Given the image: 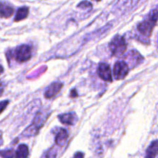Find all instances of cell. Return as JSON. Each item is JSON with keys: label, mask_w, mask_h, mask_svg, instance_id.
Wrapping results in <instances>:
<instances>
[{"label": "cell", "mask_w": 158, "mask_h": 158, "mask_svg": "<svg viewBox=\"0 0 158 158\" xmlns=\"http://www.w3.org/2000/svg\"><path fill=\"white\" fill-rule=\"evenodd\" d=\"M83 154H81V153H78V154H76L75 155H74V157H83Z\"/></svg>", "instance_id": "obj_21"}, {"label": "cell", "mask_w": 158, "mask_h": 158, "mask_svg": "<svg viewBox=\"0 0 158 158\" xmlns=\"http://www.w3.org/2000/svg\"><path fill=\"white\" fill-rule=\"evenodd\" d=\"M126 60H127L128 62H129V63H127L128 65L135 66L143 62V58L137 51L131 50L126 56Z\"/></svg>", "instance_id": "obj_9"}, {"label": "cell", "mask_w": 158, "mask_h": 158, "mask_svg": "<svg viewBox=\"0 0 158 158\" xmlns=\"http://www.w3.org/2000/svg\"><path fill=\"white\" fill-rule=\"evenodd\" d=\"M68 137H69V134H68L67 131L66 129H60L56 137V143L59 146H63L67 140Z\"/></svg>", "instance_id": "obj_12"}, {"label": "cell", "mask_w": 158, "mask_h": 158, "mask_svg": "<svg viewBox=\"0 0 158 158\" xmlns=\"http://www.w3.org/2000/svg\"><path fill=\"white\" fill-rule=\"evenodd\" d=\"M14 9L12 6L6 3L2 2L1 4V17L2 18H9L13 14Z\"/></svg>", "instance_id": "obj_13"}, {"label": "cell", "mask_w": 158, "mask_h": 158, "mask_svg": "<svg viewBox=\"0 0 158 158\" xmlns=\"http://www.w3.org/2000/svg\"><path fill=\"white\" fill-rule=\"evenodd\" d=\"M63 84L62 83H60V82H54V83H51L46 89V91H45L44 94L45 97L47 99L52 98L56 94H59V92L63 88Z\"/></svg>", "instance_id": "obj_8"}, {"label": "cell", "mask_w": 158, "mask_h": 158, "mask_svg": "<svg viewBox=\"0 0 158 158\" xmlns=\"http://www.w3.org/2000/svg\"><path fill=\"white\" fill-rule=\"evenodd\" d=\"M1 156L2 157H15V154H14L13 150H6L1 151Z\"/></svg>", "instance_id": "obj_17"}, {"label": "cell", "mask_w": 158, "mask_h": 158, "mask_svg": "<svg viewBox=\"0 0 158 158\" xmlns=\"http://www.w3.org/2000/svg\"><path fill=\"white\" fill-rule=\"evenodd\" d=\"M158 155V140H154L150 144L148 148L146 151V155L145 157L148 158L155 157Z\"/></svg>", "instance_id": "obj_11"}, {"label": "cell", "mask_w": 158, "mask_h": 158, "mask_svg": "<svg viewBox=\"0 0 158 158\" xmlns=\"http://www.w3.org/2000/svg\"><path fill=\"white\" fill-rule=\"evenodd\" d=\"M109 48L113 55L117 57L122 56L127 50V43L124 37L120 35H115L109 43Z\"/></svg>", "instance_id": "obj_2"}, {"label": "cell", "mask_w": 158, "mask_h": 158, "mask_svg": "<svg viewBox=\"0 0 158 158\" xmlns=\"http://www.w3.org/2000/svg\"><path fill=\"white\" fill-rule=\"evenodd\" d=\"M148 15H150L151 16H152L153 18H154L155 19L158 20V6H156L154 9H152V10L150 12V13L148 14Z\"/></svg>", "instance_id": "obj_18"}, {"label": "cell", "mask_w": 158, "mask_h": 158, "mask_svg": "<svg viewBox=\"0 0 158 158\" xmlns=\"http://www.w3.org/2000/svg\"><path fill=\"white\" fill-rule=\"evenodd\" d=\"M94 1H96V2H100V1H101V0H94Z\"/></svg>", "instance_id": "obj_22"}, {"label": "cell", "mask_w": 158, "mask_h": 158, "mask_svg": "<svg viewBox=\"0 0 158 158\" xmlns=\"http://www.w3.org/2000/svg\"><path fill=\"white\" fill-rule=\"evenodd\" d=\"M77 7L80 8L82 9H84V10H90L93 8V5L91 4V2L88 1H83L80 3H79Z\"/></svg>", "instance_id": "obj_16"}, {"label": "cell", "mask_w": 158, "mask_h": 158, "mask_svg": "<svg viewBox=\"0 0 158 158\" xmlns=\"http://www.w3.org/2000/svg\"><path fill=\"white\" fill-rule=\"evenodd\" d=\"M58 118L62 123L66 125L75 124L76 122L78 120L77 115H76L75 113L73 112H69L66 113V114H60V115L58 116Z\"/></svg>", "instance_id": "obj_10"}, {"label": "cell", "mask_w": 158, "mask_h": 158, "mask_svg": "<svg viewBox=\"0 0 158 158\" xmlns=\"http://www.w3.org/2000/svg\"><path fill=\"white\" fill-rule=\"evenodd\" d=\"M157 22V19H155L152 16L148 15V17L143 21L140 22L137 25V31H138L139 33L140 34L141 36H144L146 38H148V37H150L151 35L153 29L155 26Z\"/></svg>", "instance_id": "obj_3"}, {"label": "cell", "mask_w": 158, "mask_h": 158, "mask_svg": "<svg viewBox=\"0 0 158 158\" xmlns=\"http://www.w3.org/2000/svg\"><path fill=\"white\" fill-rule=\"evenodd\" d=\"M97 74L102 80L106 82H112V73H111L110 66L105 63H101L99 64L97 68Z\"/></svg>", "instance_id": "obj_7"}, {"label": "cell", "mask_w": 158, "mask_h": 158, "mask_svg": "<svg viewBox=\"0 0 158 158\" xmlns=\"http://www.w3.org/2000/svg\"><path fill=\"white\" fill-rule=\"evenodd\" d=\"M9 100H5V101H2L1 102V112H2L3 110H4L5 107H6V106L8 105V103H9Z\"/></svg>", "instance_id": "obj_19"}, {"label": "cell", "mask_w": 158, "mask_h": 158, "mask_svg": "<svg viewBox=\"0 0 158 158\" xmlns=\"http://www.w3.org/2000/svg\"><path fill=\"white\" fill-rule=\"evenodd\" d=\"M49 114H45L44 112H40L34 118L32 124L28 127L23 133L22 136L25 137H34L39 133L40 130L42 127L44 125L45 122L46 121L47 118L49 117Z\"/></svg>", "instance_id": "obj_1"}, {"label": "cell", "mask_w": 158, "mask_h": 158, "mask_svg": "<svg viewBox=\"0 0 158 158\" xmlns=\"http://www.w3.org/2000/svg\"><path fill=\"white\" fill-rule=\"evenodd\" d=\"M28 14H29V8L26 7V6H23V7H20L19 9L17 11L16 14H15V21H21V20L24 19L27 17Z\"/></svg>", "instance_id": "obj_14"}, {"label": "cell", "mask_w": 158, "mask_h": 158, "mask_svg": "<svg viewBox=\"0 0 158 158\" xmlns=\"http://www.w3.org/2000/svg\"><path fill=\"white\" fill-rule=\"evenodd\" d=\"M70 97H77V90L76 89H72L70 94Z\"/></svg>", "instance_id": "obj_20"}, {"label": "cell", "mask_w": 158, "mask_h": 158, "mask_svg": "<svg viewBox=\"0 0 158 158\" xmlns=\"http://www.w3.org/2000/svg\"><path fill=\"white\" fill-rule=\"evenodd\" d=\"M29 156V148L26 144H20L15 151V157H27Z\"/></svg>", "instance_id": "obj_15"}, {"label": "cell", "mask_w": 158, "mask_h": 158, "mask_svg": "<svg viewBox=\"0 0 158 158\" xmlns=\"http://www.w3.org/2000/svg\"><path fill=\"white\" fill-rule=\"evenodd\" d=\"M15 60L19 63L28 61L32 57V49L29 45L23 44L17 47L15 51Z\"/></svg>", "instance_id": "obj_4"}, {"label": "cell", "mask_w": 158, "mask_h": 158, "mask_svg": "<svg viewBox=\"0 0 158 158\" xmlns=\"http://www.w3.org/2000/svg\"><path fill=\"white\" fill-rule=\"evenodd\" d=\"M129 72V65L126 61H117L114 66V75L117 80H122L127 77Z\"/></svg>", "instance_id": "obj_5"}, {"label": "cell", "mask_w": 158, "mask_h": 158, "mask_svg": "<svg viewBox=\"0 0 158 158\" xmlns=\"http://www.w3.org/2000/svg\"><path fill=\"white\" fill-rule=\"evenodd\" d=\"M139 1L140 0H117L113 9L116 12H124L134 7Z\"/></svg>", "instance_id": "obj_6"}]
</instances>
